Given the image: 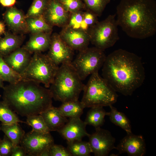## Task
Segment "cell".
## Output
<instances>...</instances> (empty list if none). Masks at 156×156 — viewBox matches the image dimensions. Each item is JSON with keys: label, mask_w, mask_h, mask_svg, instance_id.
Instances as JSON below:
<instances>
[{"label": "cell", "mask_w": 156, "mask_h": 156, "mask_svg": "<svg viewBox=\"0 0 156 156\" xmlns=\"http://www.w3.org/2000/svg\"><path fill=\"white\" fill-rule=\"evenodd\" d=\"M102 67V77L116 92L125 96L131 95L145 79L141 58L123 49L106 56Z\"/></svg>", "instance_id": "obj_1"}, {"label": "cell", "mask_w": 156, "mask_h": 156, "mask_svg": "<svg viewBox=\"0 0 156 156\" xmlns=\"http://www.w3.org/2000/svg\"><path fill=\"white\" fill-rule=\"evenodd\" d=\"M3 89V101L22 116L40 114L53 106L50 89L36 82L22 80Z\"/></svg>", "instance_id": "obj_2"}, {"label": "cell", "mask_w": 156, "mask_h": 156, "mask_svg": "<svg viewBox=\"0 0 156 156\" xmlns=\"http://www.w3.org/2000/svg\"><path fill=\"white\" fill-rule=\"evenodd\" d=\"M116 10L118 25L129 36L142 39L155 34V0H121Z\"/></svg>", "instance_id": "obj_3"}, {"label": "cell", "mask_w": 156, "mask_h": 156, "mask_svg": "<svg viewBox=\"0 0 156 156\" xmlns=\"http://www.w3.org/2000/svg\"><path fill=\"white\" fill-rule=\"evenodd\" d=\"M71 63L59 67L49 89L53 98L62 103L78 100L85 85Z\"/></svg>", "instance_id": "obj_4"}, {"label": "cell", "mask_w": 156, "mask_h": 156, "mask_svg": "<svg viewBox=\"0 0 156 156\" xmlns=\"http://www.w3.org/2000/svg\"><path fill=\"white\" fill-rule=\"evenodd\" d=\"M81 101L85 108L109 106L117 101L118 95L107 81L96 71L90 77L83 90Z\"/></svg>", "instance_id": "obj_5"}, {"label": "cell", "mask_w": 156, "mask_h": 156, "mask_svg": "<svg viewBox=\"0 0 156 156\" xmlns=\"http://www.w3.org/2000/svg\"><path fill=\"white\" fill-rule=\"evenodd\" d=\"M59 67L47 55L35 53L27 67L20 75L22 80L42 83L48 88L53 82Z\"/></svg>", "instance_id": "obj_6"}, {"label": "cell", "mask_w": 156, "mask_h": 156, "mask_svg": "<svg viewBox=\"0 0 156 156\" xmlns=\"http://www.w3.org/2000/svg\"><path fill=\"white\" fill-rule=\"evenodd\" d=\"M116 16L115 14L109 15L90 29L88 32L90 42L94 47L104 51L113 46L118 40Z\"/></svg>", "instance_id": "obj_7"}, {"label": "cell", "mask_w": 156, "mask_h": 156, "mask_svg": "<svg viewBox=\"0 0 156 156\" xmlns=\"http://www.w3.org/2000/svg\"><path fill=\"white\" fill-rule=\"evenodd\" d=\"M106 57L104 51L94 47H88L79 51L71 64L83 81L94 72L99 71Z\"/></svg>", "instance_id": "obj_8"}, {"label": "cell", "mask_w": 156, "mask_h": 156, "mask_svg": "<svg viewBox=\"0 0 156 156\" xmlns=\"http://www.w3.org/2000/svg\"><path fill=\"white\" fill-rule=\"evenodd\" d=\"M54 140L50 132L42 133L32 130L25 133L20 144L30 156H40L45 150L50 149Z\"/></svg>", "instance_id": "obj_9"}, {"label": "cell", "mask_w": 156, "mask_h": 156, "mask_svg": "<svg viewBox=\"0 0 156 156\" xmlns=\"http://www.w3.org/2000/svg\"><path fill=\"white\" fill-rule=\"evenodd\" d=\"M88 137L92 152L95 156H107L115 149L116 139L108 130L96 128L95 132Z\"/></svg>", "instance_id": "obj_10"}, {"label": "cell", "mask_w": 156, "mask_h": 156, "mask_svg": "<svg viewBox=\"0 0 156 156\" xmlns=\"http://www.w3.org/2000/svg\"><path fill=\"white\" fill-rule=\"evenodd\" d=\"M47 55L57 66L71 63L73 60L74 51L62 39L59 34L54 33L51 35Z\"/></svg>", "instance_id": "obj_11"}, {"label": "cell", "mask_w": 156, "mask_h": 156, "mask_svg": "<svg viewBox=\"0 0 156 156\" xmlns=\"http://www.w3.org/2000/svg\"><path fill=\"white\" fill-rule=\"evenodd\" d=\"M70 14L64 9L58 0H48L43 16L52 27H63L68 23Z\"/></svg>", "instance_id": "obj_12"}, {"label": "cell", "mask_w": 156, "mask_h": 156, "mask_svg": "<svg viewBox=\"0 0 156 156\" xmlns=\"http://www.w3.org/2000/svg\"><path fill=\"white\" fill-rule=\"evenodd\" d=\"M120 154L127 153L129 156H143L146 152V145L143 137L132 133L127 134L115 147Z\"/></svg>", "instance_id": "obj_13"}, {"label": "cell", "mask_w": 156, "mask_h": 156, "mask_svg": "<svg viewBox=\"0 0 156 156\" xmlns=\"http://www.w3.org/2000/svg\"><path fill=\"white\" fill-rule=\"evenodd\" d=\"M59 34L74 51H80L88 48L90 42L88 34L81 30L63 27Z\"/></svg>", "instance_id": "obj_14"}, {"label": "cell", "mask_w": 156, "mask_h": 156, "mask_svg": "<svg viewBox=\"0 0 156 156\" xmlns=\"http://www.w3.org/2000/svg\"><path fill=\"white\" fill-rule=\"evenodd\" d=\"M86 125L80 118H70L57 132L66 142L81 140L89 135L86 130Z\"/></svg>", "instance_id": "obj_15"}, {"label": "cell", "mask_w": 156, "mask_h": 156, "mask_svg": "<svg viewBox=\"0 0 156 156\" xmlns=\"http://www.w3.org/2000/svg\"><path fill=\"white\" fill-rule=\"evenodd\" d=\"M3 16L7 25L14 33H29L25 15L22 11L14 7H9Z\"/></svg>", "instance_id": "obj_16"}, {"label": "cell", "mask_w": 156, "mask_h": 156, "mask_svg": "<svg viewBox=\"0 0 156 156\" xmlns=\"http://www.w3.org/2000/svg\"><path fill=\"white\" fill-rule=\"evenodd\" d=\"M31 54L22 47L3 57V59L10 68L20 74L29 64Z\"/></svg>", "instance_id": "obj_17"}, {"label": "cell", "mask_w": 156, "mask_h": 156, "mask_svg": "<svg viewBox=\"0 0 156 156\" xmlns=\"http://www.w3.org/2000/svg\"><path fill=\"white\" fill-rule=\"evenodd\" d=\"M51 33L42 32L31 34L23 47L31 54L41 53L49 49Z\"/></svg>", "instance_id": "obj_18"}, {"label": "cell", "mask_w": 156, "mask_h": 156, "mask_svg": "<svg viewBox=\"0 0 156 156\" xmlns=\"http://www.w3.org/2000/svg\"><path fill=\"white\" fill-rule=\"evenodd\" d=\"M40 115L50 131H57L68 120L67 118L60 113L57 107L53 106L43 112Z\"/></svg>", "instance_id": "obj_19"}, {"label": "cell", "mask_w": 156, "mask_h": 156, "mask_svg": "<svg viewBox=\"0 0 156 156\" xmlns=\"http://www.w3.org/2000/svg\"><path fill=\"white\" fill-rule=\"evenodd\" d=\"M0 38V55L3 57L20 47L24 40L23 34L5 32Z\"/></svg>", "instance_id": "obj_20"}, {"label": "cell", "mask_w": 156, "mask_h": 156, "mask_svg": "<svg viewBox=\"0 0 156 156\" xmlns=\"http://www.w3.org/2000/svg\"><path fill=\"white\" fill-rule=\"evenodd\" d=\"M58 109L64 117L69 118H80L85 108L79 100L62 103Z\"/></svg>", "instance_id": "obj_21"}, {"label": "cell", "mask_w": 156, "mask_h": 156, "mask_svg": "<svg viewBox=\"0 0 156 156\" xmlns=\"http://www.w3.org/2000/svg\"><path fill=\"white\" fill-rule=\"evenodd\" d=\"M107 112L102 106L91 107L84 121L87 125H91L95 129L101 127L104 124Z\"/></svg>", "instance_id": "obj_22"}, {"label": "cell", "mask_w": 156, "mask_h": 156, "mask_svg": "<svg viewBox=\"0 0 156 156\" xmlns=\"http://www.w3.org/2000/svg\"><path fill=\"white\" fill-rule=\"evenodd\" d=\"M0 127L1 130L12 141L14 146L19 145L25 133L18 123H2Z\"/></svg>", "instance_id": "obj_23"}, {"label": "cell", "mask_w": 156, "mask_h": 156, "mask_svg": "<svg viewBox=\"0 0 156 156\" xmlns=\"http://www.w3.org/2000/svg\"><path fill=\"white\" fill-rule=\"evenodd\" d=\"M109 107L110 111L107 112V116H109L110 121L125 130L127 134L132 133L130 121L126 115L118 111L112 105Z\"/></svg>", "instance_id": "obj_24"}, {"label": "cell", "mask_w": 156, "mask_h": 156, "mask_svg": "<svg viewBox=\"0 0 156 156\" xmlns=\"http://www.w3.org/2000/svg\"><path fill=\"white\" fill-rule=\"evenodd\" d=\"M29 32L34 34L42 32L52 33L53 27L46 21L43 16L26 18Z\"/></svg>", "instance_id": "obj_25"}, {"label": "cell", "mask_w": 156, "mask_h": 156, "mask_svg": "<svg viewBox=\"0 0 156 156\" xmlns=\"http://www.w3.org/2000/svg\"><path fill=\"white\" fill-rule=\"evenodd\" d=\"M67 143V148L72 156H89L92 153L88 142L81 140Z\"/></svg>", "instance_id": "obj_26"}, {"label": "cell", "mask_w": 156, "mask_h": 156, "mask_svg": "<svg viewBox=\"0 0 156 156\" xmlns=\"http://www.w3.org/2000/svg\"><path fill=\"white\" fill-rule=\"evenodd\" d=\"M0 78L3 81L10 84H15L22 80L20 74L10 68L4 62L3 57L0 55Z\"/></svg>", "instance_id": "obj_27"}, {"label": "cell", "mask_w": 156, "mask_h": 156, "mask_svg": "<svg viewBox=\"0 0 156 156\" xmlns=\"http://www.w3.org/2000/svg\"><path fill=\"white\" fill-rule=\"evenodd\" d=\"M0 121L2 124H9L15 123H24L20 120L9 106L4 101H0Z\"/></svg>", "instance_id": "obj_28"}, {"label": "cell", "mask_w": 156, "mask_h": 156, "mask_svg": "<svg viewBox=\"0 0 156 156\" xmlns=\"http://www.w3.org/2000/svg\"><path fill=\"white\" fill-rule=\"evenodd\" d=\"M26 123L31 126L32 130L42 133L50 132L44 120L40 114L30 116L27 117Z\"/></svg>", "instance_id": "obj_29"}, {"label": "cell", "mask_w": 156, "mask_h": 156, "mask_svg": "<svg viewBox=\"0 0 156 156\" xmlns=\"http://www.w3.org/2000/svg\"><path fill=\"white\" fill-rule=\"evenodd\" d=\"M84 3L86 10H88L101 16L107 4L111 0H82Z\"/></svg>", "instance_id": "obj_30"}, {"label": "cell", "mask_w": 156, "mask_h": 156, "mask_svg": "<svg viewBox=\"0 0 156 156\" xmlns=\"http://www.w3.org/2000/svg\"><path fill=\"white\" fill-rule=\"evenodd\" d=\"M48 0H34L27 14L26 18L43 16Z\"/></svg>", "instance_id": "obj_31"}, {"label": "cell", "mask_w": 156, "mask_h": 156, "mask_svg": "<svg viewBox=\"0 0 156 156\" xmlns=\"http://www.w3.org/2000/svg\"><path fill=\"white\" fill-rule=\"evenodd\" d=\"M67 12L72 13L86 9L82 0H58Z\"/></svg>", "instance_id": "obj_32"}, {"label": "cell", "mask_w": 156, "mask_h": 156, "mask_svg": "<svg viewBox=\"0 0 156 156\" xmlns=\"http://www.w3.org/2000/svg\"><path fill=\"white\" fill-rule=\"evenodd\" d=\"M98 17L91 12L86 10L84 12L83 19L80 29L88 34L90 29L99 21Z\"/></svg>", "instance_id": "obj_33"}, {"label": "cell", "mask_w": 156, "mask_h": 156, "mask_svg": "<svg viewBox=\"0 0 156 156\" xmlns=\"http://www.w3.org/2000/svg\"><path fill=\"white\" fill-rule=\"evenodd\" d=\"M84 13L83 11H80L71 13L68 23L64 27L80 29L83 19Z\"/></svg>", "instance_id": "obj_34"}, {"label": "cell", "mask_w": 156, "mask_h": 156, "mask_svg": "<svg viewBox=\"0 0 156 156\" xmlns=\"http://www.w3.org/2000/svg\"><path fill=\"white\" fill-rule=\"evenodd\" d=\"M14 147L12 141L5 135L0 141V156L11 155Z\"/></svg>", "instance_id": "obj_35"}, {"label": "cell", "mask_w": 156, "mask_h": 156, "mask_svg": "<svg viewBox=\"0 0 156 156\" xmlns=\"http://www.w3.org/2000/svg\"><path fill=\"white\" fill-rule=\"evenodd\" d=\"M51 156H72L67 148L61 145L54 144L50 149Z\"/></svg>", "instance_id": "obj_36"}, {"label": "cell", "mask_w": 156, "mask_h": 156, "mask_svg": "<svg viewBox=\"0 0 156 156\" xmlns=\"http://www.w3.org/2000/svg\"><path fill=\"white\" fill-rule=\"evenodd\" d=\"M27 154L24 148L21 146L19 145L14 146L11 156H25Z\"/></svg>", "instance_id": "obj_37"}, {"label": "cell", "mask_w": 156, "mask_h": 156, "mask_svg": "<svg viewBox=\"0 0 156 156\" xmlns=\"http://www.w3.org/2000/svg\"><path fill=\"white\" fill-rule=\"evenodd\" d=\"M16 2V0H0V4L4 7H13Z\"/></svg>", "instance_id": "obj_38"}, {"label": "cell", "mask_w": 156, "mask_h": 156, "mask_svg": "<svg viewBox=\"0 0 156 156\" xmlns=\"http://www.w3.org/2000/svg\"><path fill=\"white\" fill-rule=\"evenodd\" d=\"M5 25L3 22L0 21V36L4 34L5 31Z\"/></svg>", "instance_id": "obj_39"}, {"label": "cell", "mask_w": 156, "mask_h": 156, "mask_svg": "<svg viewBox=\"0 0 156 156\" xmlns=\"http://www.w3.org/2000/svg\"><path fill=\"white\" fill-rule=\"evenodd\" d=\"M49 149L44 150L40 154V156H51V154Z\"/></svg>", "instance_id": "obj_40"}, {"label": "cell", "mask_w": 156, "mask_h": 156, "mask_svg": "<svg viewBox=\"0 0 156 156\" xmlns=\"http://www.w3.org/2000/svg\"><path fill=\"white\" fill-rule=\"evenodd\" d=\"M4 86L3 81L0 78V88H3Z\"/></svg>", "instance_id": "obj_41"}, {"label": "cell", "mask_w": 156, "mask_h": 156, "mask_svg": "<svg viewBox=\"0 0 156 156\" xmlns=\"http://www.w3.org/2000/svg\"><path fill=\"white\" fill-rule=\"evenodd\" d=\"M1 127H0V131L1 130Z\"/></svg>", "instance_id": "obj_42"}, {"label": "cell", "mask_w": 156, "mask_h": 156, "mask_svg": "<svg viewBox=\"0 0 156 156\" xmlns=\"http://www.w3.org/2000/svg\"><path fill=\"white\" fill-rule=\"evenodd\" d=\"M1 140L0 139V141Z\"/></svg>", "instance_id": "obj_43"}]
</instances>
